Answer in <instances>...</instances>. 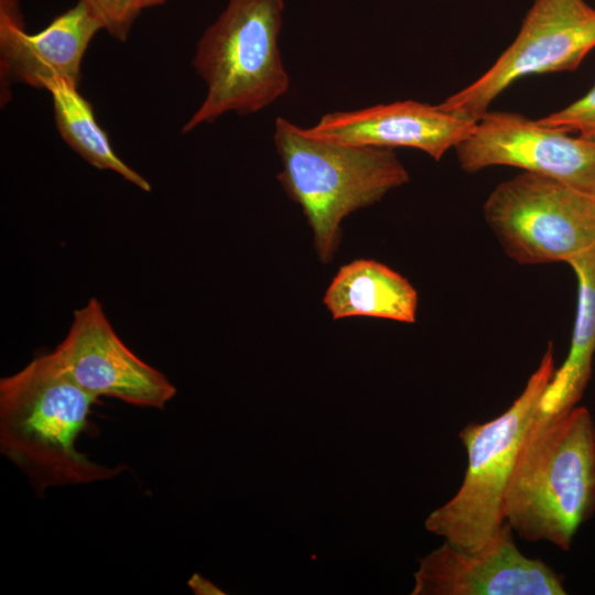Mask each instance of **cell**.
Instances as JSON below:
<instances>
[{
  "instance_id": "cell-16",
  "label": "cell",
  "mask_w": 595,
  "mask_h": 595,
  "mask_svg": "<svg viewBox=\"0 0 595 595\" xmlns=\"http://www.w3.org/2000/svg\"><path fill=\"white\" fill-rule=\"evenodd\" d=\"M112 37L125 42L140 14L141 0H78Z\"/></svg>"
},
{
  "instance_id": "cell-1",
  "label": "cell",
  "mask_w": 595,
  "mask_h": 595,
  "mask_svg": "<svg viewBox=\"0 0 595 595\" xmlns=\"http://www.w3.org/2000/svg\"><path fill=\"white\" fill-rule=\"evenodd\" d=\"M97 399L83 390L54 355L36 357L0 379V451L39 491L113 478L108 467L77 451Z\"/></svg>"
},
{
  "instance_id": "cell-11",
  "label": "cell",
  "mask_w": 595,
  "mask_h": 595,
  "mask_svg": "<svg viewBox=\"0 0 595 595\" xmlns=\"http://www.w3.org/2000/svg\"><path fill=\"white\" fill-rule=\"evenodd\" d=\"M101 30L85 6L77 2L43 30L25 32L18 0H0L1 85L11 82L44 88L54 78L78 86L84 54Z\"/></svg>"
},
{
  "instance_id": "cell-7",
  "label": "cell",
  "mask_w": 595,
  "mask_h": 595,
  "mask_svg": "<svg viewBox=\"0 0 595 595\" xmlns=\"http://www.w3.org/2000/svg\"><path fill=\"white\" fill-rule=\"evenodd\" d=\"M595 47V9L585 0H534L512 43L475 82L437 106L478 121L516 80L574 71Z\"/></svg>"
},
{
  "instance_id": "cell-8",
  "label": "cell",
  "mask_w": 595,
  "mask_h": 595,
  "mask_svg": "<svg viewBox=\"0 0 595 595\" xmlns=\"http://www.w3.org/2000/svg\"><path fill=\"white\" fill-rule=\"evenodd\" d=\"M455 152L467 173L513 166L595 196V139L571 137L521 113L488 110Z\"/></svg>"
},
{
  "instance_id": "cell-2",
  "label": "cell",
  "mask_w": 595,
  "mask_h": 595,
  "mask_svg": "<svg viewBox=\"0 0 595 595\" xmlns=\"http://www.w3.org/2000/svg\"><path fill=\"white\" fill-rule=\"evenodd\" d=\"M595 513V422L576 404L532 424L504 502L505 521L526 541L571 549Z\"/></svg>"
},
{
  "instance_id": "cell-17",
  "label": "cell",
  "mask_w": 595,
  "mask_h": 595,
  "mask_svg": "<svg viewBox=\"0 0 595 595\" xmlns=\"http://www.w3.org/2000/svg\"><path fill=\"white\" fill-rule=\"evenodd\" d=\"M537 120L547 127L595 139V84L582 98Z\"/></svg>"
},
{
  "instance_id": "cell-14",
  "label": "cell",
  "mask_w": 595,
  "mask_h": 595,
  "mask_svg": "<svg viewBox=\"0 0 595 595\" xmlns=\"http://www.w3.org/2000/svg\"><path fill=\"white\" fill-rule=\"evenodd\" d=\"M567 264L577 279V306L567 356L555 369L541 402L539 416L561 414L581 400L592 376L595 355V246Z\"/></svg>"
},
{
  "instance_id": "cell-10",
  "label": "cell",
  "mask_w": 595,
  "mask_h": 595,
  "mask_svg": "<svg viewBox=\"0 0 595 595\" xmlns=\"http://www.w3.org/2000/svg\"><path fill=\"white\" fill-rule=\"evenodd\" d=\"M505 521L484 547L464 551L447 542L422 560L414 594L564 595L562 577L547 563L523 554Z\"/></svg>"
},
{
  "instance_id": "cell-9",
  "label": "cell",
  "mask_w": 595,
  "mask_h": 595,
  "mask_svg": "<svg viewBox=\"0 0 595 595\" xmlns=\"http://www.w3.org/2000/svg\"><path fill=\"white\" fill-rule=\"evenodd\" d=\"M52 354L96 399L107 396L137 407L163 409L176 392L161 371L123 344L95 298L74 312L66 337Z\"/></svg>"
},
{
  "instance_id": "cell-6",
  "label": "cell",
  "mask_w": 595,
  "mask_h": 595,
  "mask_svg": "<svg viewBox=\"0 0 595 595\" xmlns=\"http://www.w3.org/2000/svg\"><path fill=\"white\" fill-rule=\"evenodd\" d=\"M483 212L520 264L567 263L595 246V196L544 175L522 171L499 183Z\"/></svg>"
},
{
  "instance_id": "cell-12",
  "label": "cell",
  "mask_w": 595,
  "mask_h": 595,
  "mask_svg": "<svg viewBox=\"0 0 595 595\" xmlns=\"http://www.w3.org/2000/svg\"><path fill=\"white\" fill-rule=\"evenodd\" d=\"M466 120L416 100L325 113L306 132L320 139L376 148H412L439 161L473 132Z\"/></svg>"
},
{
  "instance_id": "cell-13",
  "label": "cell",
  "mask_w": 595,
  "mask_h": 595,
  "mask_svg": "<svg viewBox=\"0 0 595 595\" xmlns=\"http://www.w3.org/2000/svg\"><path fill=\"white\" fill-rule=\"evenodd\" d=\"M323 303L334 320L366 316L414 323L418 293L400 273L375 260L344 264L326 289Z\"/></svg>"
},
{
  "instance_id": "cell-15",
  "label": "cell",
  "mask_w": 595,
  "mask_h": 595,
  "mask_svg": "<svg viewBox=\"0 0 595 595\" xmlns=\"http://www.w3.org/2000/svg\"><path fill=\"white\" fill-rule=\"evenodd\" d=\"M53 99L56 129L62 139L86 162L99 170H110L142 191L150 192V183L125 163L113 151L105 130L98 125L90 102L77 86L54 78L45 84Z\"/></svg>"
},
{
  "instance_id": "cell-3",
  "label": "cell",
  "mask_w": 595,
  "mask_h": 595,
  "mask_svg": "<svg viewBox=\"0 0 595 595\" xmlns=\"http://www.w3.org/2000/svg\"><path fill=\"white\" fill-rule=\"evenodd\" d=\"M273 141L282 164L278 180L301 206L323 263L331 262L337 251L345 217L409 181L393 149L315 138L280 116Z\"/></svg>"
},
{
  "instance_id": "cell-5",
  "label": "cell",
  "mask_w": 595,
  "mask_h": 595,
  "mask_svg": "<svg viewBox=\"0 0 595 595\" xmlns=\"http://www.w3.org/2000/svg\"><path fill=\"white\" fill-rule=\"evenodd\" d=\"M554 371L550 343L523 390L506 411L487 422H470L458 433L467 453L463 482L455 495L426 520V528L448 544L476 551L501 529L513 468Z\"/></svg>"
},
{
  "instance_id": "cell-18",
  "label": "cell",
  "mask_w": 595,
  "mask_h": 595,
  "mask_svg": "<svg viewBox=\"0 0 595 595\" xmlns=\"http://www.w3.org/2000/svg\"><path fill=\"white\" fill-rule=\"evenodd\" d=\"M166 1L167 0H141V3H142V8L145 9V8L164 4Z\"/></svg>"
},
{
  "instance_id": "cell-4",
  "label": "cell",
  "mask_w": 595,
  "mask_h": 595,
  "mask_svg": "<svg viewBox=\"0 0 595 595\" xmlns=\"http://www.w3.org/2000/svg\"><path fill=\"white\" fill-rule=\"evenodd\" d=\"M283 11V0H228L197 42L193 66L207 90L183 133L227 112H258L288 93L279 48Z\"/></svg>"
}]
</instances>
